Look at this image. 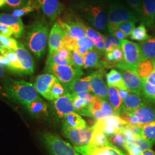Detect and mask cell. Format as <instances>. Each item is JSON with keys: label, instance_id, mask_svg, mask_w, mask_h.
Wrapping results in <instances>:
<instances>
[{"label": "cell", "instance_id": "57", "mask_svg": "<svg viewBox=\"0 0 155 155\" xmlns=\"http://www.w3.org/2000/svg\"><path fill=\"white\" fill-rule=\"evenodd\" d=\"M0 64L2 66L6 67L9 70L11 67V63L9 60L5 56L0 55Z\"/></svg>", "mask_w": 155, "mask_h": 155}, {"label": "cell", "instance_id": "47", "mask_svg": "<svg viewBox=\"0 0 155 155\" xmlns=\"http://www.w3.org/2000/svg\"><path fill=\"white\" fill-rule=\"evenodd\" d=\"M71 59L74 66L79 68L84 66V57L79 55L75 51H71Z\"/></svg>", "mask_w": 155, "mask_h": 155}, {"label": "cell", "instance_id": "33", "mask_svg": "<svg viewBox=\"0 0 155 155\" xmlns=\"http://www.w3.org/2000/svg\"><path fill=\"white\" fill-rule=\"evenodd\" d=\"M92 139L89 144L94 146H105L111 144L105 133L98 128L92 127Z\"/></svg>", "mask_w": 155, "mask_h": 155}, {"label": "cell", "instance_id": "8", "mask_svg": "<svg viewBox=\"0 0 155 155\" xmlns=\"http://www.w3.org/2000/svg\"><path fill=\"white\" fill-rule=\"evenodd\" d=\"M63 135L68 139L74 146L82 147L90 143L92 139V129L87 127L84 129L63 127Z\"/></svg>", "mask_w": 155, "mask_h": 155}, {"label": "cell", "instance_id": "6", "mask_svg": "<svg viewBox=\"0 0 155 155\" xmlns=\"http://www.w3.org/2000/svg\"><path fill=\"white\" fill-rule=\"evenodd\" d=\"M41 139L51 155H81L71 144L56 134L44 133Z\"/></svg>", "mask_w": 155, "mask_h": 155}, {"label": "cell", "instance_id": "9", "mask_svg": "<svg viewBox=\"0 0 155 155\" xmlns=\"http://www.w3.org/2000/svg\"><path fill=\"white\" fill-rule=\"evenodd\" d=\"M73 147L81 155H127L112 144L105 146L88 144L82 147Z\"/></svg>", "mask_w": 155, "mask_h": 155}, {"label": "cell", "instance_id": "44", "mask_svg": "<svg viewBox=\"0 0 155 155\" xmlns=\"http://www.w3.org/2000/svg\"><path fill=\"white\" fill-rule=\"evenodd\" d=\"M134 143L136 144L142 152L150 150L152 147L153 143L143 138L141 136L134 135Z\"/></svg>", "mask_w": 155, "mask_h": 155}, {"label": "cell", "instance_id": "32", "mask_svg": "<svg viewBox=\"0 0 155 155\" xmlns=\"http://www.w3.org/2000/svg\"><path fill=\"white\" fill-rule=\"evenodd\" d=\"M95 122L104 125L111 126L118 130H121L127 124L120 117L116 114H114L104 119L97 120Z\"/></svg>", "mask_w": 155, "mask_h": 155}, {"label": "cell", "instance_id": "21", "mask_svg": "<svg viewBox=\"0 0 155 155\" xmlns=\"http://www.w3.org/2000/svg\"><path fill=\"white\" fill-rule=\"evenodd\" d=\"M138 119L139 125H144L155 120V107L144 102L133 112Z\"/></svg>", "mask_w": 155, "mask_h": 155}, {"label": "cell", "instance_id": "41", "mask_svg": "<svg viewBox=\"0 0 155 155\" xmlns=\"http://www.w3.org/2000/svg\"><path fill=\"white\" fill-rule=\"evenodd\" d=\"M46 64H55L57 65H67V66L74 65L71 60L63 59L58 55H56L54 52L48 54Z\"/></svg>", "mask_w": 155, "mask_h": 155}, {"label": "cell", "instance_id": "37", "mask_svg": "<svg viewBox=\"0 0 155 155\" xmlns=\"http://www.w3.org/2000/svg\"><path fill=\"white\" fill-rule=\"evenodd\" d=\"M147 33V29L144 24H141L139 27L134 28L130 35V38L133 40L144 41L150 38Z\"/></svg>", "mask_w": 155, "mask_h": 155}, {"label": "cell", "instance_id": "22", "mask_svg": "<svg viewBox=\"0 0 155 155\" xmlns=\"http://www.w3.org/2000/svg\"><path fill=\"white\" fill-rule=\"evenodd\" d=\"M84 29L86 37L92 40L97 51L100 53L105 52V36L85 24H84Z\"/></svg>", "mask_w": 155, "mask_h": 155}, {"label": "cell", "instance_id": "14", "mask_svg": "<svg viewBox=\"0 0 155 155\" xmlns=\"http://www.w3.org/2000/svg\"><path fill=\"white\" fill-rule=\"evenodd\" d=\"M90 112L91 117L97 120L104 119L114 114L113 109L108 102L97 97L90 107Z\"/></svg>", "mask_w": 155, "mask_h": 155}, {"label": "cell", "instance_id": "19", "mask_svg": "<svg viewBox=\"0 0 155 155\" xmlns=\"http://www.w3.org/2000/svg\"><path fill=\"white\" fill-rule=\"evenodd\" d=\"M142 12L140 19L142 24L150 28L155 27V0H142Z\"/></svg>", "mask_w": 155, "mask_h": 155}, {"label": "cell", "instance_id": "45", "mask_svg": "<svg viewBox=\"0 0 155 155\" xmlns=\"http://www.w3.org/2000/svg\"><path fill=\"white\" fill-rule=\"evenodd\" d=\"M136 22L137 21H132V20L127 21L118 25L117 28L119 30L122 31L127 38L129 36H130L132 32L135 28V25Z\"/></svg>", "mask_w": 155, "mask_h": 155}, {"label": "cell", "instance_id": "58", "mask_svg": "<svg viewBox=\"0 0 155 155\" xmlns=\"http://www.w3.org/2000/svg\"><path fill=\"white\" fill-rule=\"evenodd\" d=\"M117 89L118 90V93L120 96V97L121 98L122 101L124 100L127 97V95L130 93H131V92L129 90H121V89Z\"/></svg>", "mask_w": 155, "mask_h": 155}, {"label": "cell", "instance_id": "62", "mask_svg": "<svg viewBox=\"0 0 155 155\" xmlns=\"http://www.w3.org/2000/svg\"><path fill=\"white\" fill-rule=\"evenodd\" d=\"M152 63H153V66H154V68H155V58L154 59H153V60H152Z\"/></svg>", "mask_w": 155, "mask_h": 155}, {"label": "cell", "instance_id": "49", "mask_svg": "<svg viewBox=\"0 0 155 155\" xmlns=\"http://www.w3.org/2000/svg\"><path fill=\"white\" fill-rule=\"evenodd\" d=\"M72 103H73V105L75 109V111L78 112V111L82 110L83 109L87 108V105H86V102L84 99L77 97H72Z\"/></svg>", "mask_w": 155, "mask_h": 155}, {"label": "cell", "instance_id": "30", "mask_svg": "<svg viewBox=\"0 0 155 155\" xmlns=\"http://www.w3.org/2000/svg\"><path fill=\"white\" fill-rule=\"evenodd\" d=\"M100 52L97 50H90L84 56V68H94L101 67Z\"/></svg>", "mask_w": 155, "mask_h": 155}, {"label": "cell", "instance_id": "11", "mask_svg": "<svg viewBox=\"0 0 155 155\" xmlns=\"http://www.w3.org/2000/svg\"><path fill=\"white\" fill-rule=\"evenodd\" d=\"M104 73V69L100 68L89 75L90 83L94 96L102 100H105L108 97V89L102 79Z\"/></svg>", "mask_w": 155, "mask_h": 155}, {"label": "cell", "instance_id": "35", "mask_svg": "<svg viewBox=\"0 0 155 155\" xmlns=\"http://www.w3.org/2000/svg\"><path fill=\"white\" fill-rule=\"evenodd\" d=\"M154 70L155 68L152 60H145L139 63L135 73L140 77L145 79Z\"/></svg>", "mask_w": 155, "mask_h": 155}, {"label": "cell", "instance_id": "55", "mask_svg": "<svg viewBox=\"0 0 155 155\" xmlns=\"http://www.w3.org/2000/svg\"><path fill=\"white\" fill-rule=\"evenodd\" d=\"M73 51H75L77 53H78L79 55L85 56L87 54L90 50H89L87 47H78V46H75L74 47V49Z\"/></svg>", "mask_w": 155, "mask_h": 155}, {"label": "cell", "instance_id": "13", "mask_svg": "<svg viewBox=\"0 0 155 155\" xmlns=\"http://www.w3.org/2000/svg\"><path fill=\"white\" fill-rule=\"evenodd\" d=\"M13 51L21 64L22 74L26 75L32 74L35 70V62L25 47L22 43L18 42L17 47Z\"/></svg>", "mask_w": 155, "mask_h": 155}, {"label": "cell", "instance_id": "53", "mask_svg": "<svg viewBox=\"0 0 155 155\" xmlns=\"http://www.w3.org/2000/svg\"><path fill=\"white\" fill-rule=\"evenodd\" d=\"M112 55L113 56L114 61L118 64V63L123 61L124 60V55L121 48H116L111 51Z\"/></svg>", "mask_w": 155, "mask_h": 155}, {"label": "cell", "instance_id": "23", "mask_svg": "<svg viewBox=\"0 0 155 155\" xmlns=\"http://www.w3.org/2000/svg\"><path fill=\"white\" fill-rule=\"evenodd\" d=\"M141 61L155 58V38H150L139 44Z\"/></svg>", "mask_w": 155, "mask_h": 155}, {"label": "cell", "instance_id": "34", "mask_svg": "<svg viewBox=\"0 0 155 155\" xmlns=\"http://www.w3.org/2000/svg\"><path fill=\"white\" fill-rule=\"evenodd\" d=\"M39 9V4L36 0H29L25 5L19 9H15L13 12L12 15L20 18L21 17L29 13L38 11Z\"/></svg>", "mask_w": 155, "mask_h": 155}, {"label": "cell", "instance_id": "50", "mask_svg": "<svg viewBox=\"0 0 155 155\" xmlns=\"http://www.w3.org/2000/svg\"><path fill=\"white\" fill-rule=\"evenodd\" d=\"M29 0H6V5L14 9H19L25 5Z\"/></svg>", "mask_w": 155, "mask_h": 155}, {"label": "cell", "instance_id": "38", "mask_svg": "<svg viewBox=\"0 0 155 155\" xmlns=\"http://www.w3.org/2000/svg\"><path fill=\"white\" fill-rule=\"evenodd\" d=\"M141 97L148 101L155 102V85L147 82L144 79L141 89Z\"/></svg>", "mask_w": 155, "mask_h": 155}, {"label": "cell", "instance_id": "54", "mask_svg": "<svg viewBox=\"0 0 155 155\" xmlns=\"http://www.w3.org/2000/svg\"><path fill=\"white\" fill-rule=\"evenodd\" d=\"M0 33L7 37H11L13 35V31L11 27L5 24H0Z\"/></svg>", "mask_w": 155, "mask_h": 155}, {"label": "cell", "instance_id": "42", "mask_svg": "<svg viewBox=\"0 0 155 155\" xmlns=\"http://www.w3.org/2000/svg\"><path fill=\"white\" fill-rule=\"evenodd\" d=\"M111 143L114 144L116 147H121L125 150L126 140L121 130H119L117 133L110 137Z\"/></svg>", "mask_w": 155, "mask_h": 155}, {"label": "cell", "instance_id": "25", "mask_svg": "<svg viewBox=\"0 0 155 155\" xmlns=\"http://www.w3.org/2000/svg\"><path fill=\"white\" fill-rule=\"evenodd\" d=\"M141 96L130 93L122 101L121 110L125 112H133L143 104Z\"/></svg>", "mask_w": 155, "mask_h": 155}, {"label": "cell", "instance_id": "18", "mask_svg": "<svg viewBox=\"0 0 155 155\" xmlns=\"http://www.w3.org/2000/svg\"><path fill=\"white\" fill-rule=\"evenodd\" d=\"M59 82L56 78L51 74H45L38 76L35 82V87L39 94L46 99L52 85Z\"/></svg>", "mask_w": 155, "mask_h": 155}, {"label": "cell", "instance_id": "39", "mask_svg": "<svg viewBox=\"0 0 155 155\" xmlns=\"http://www.w3.org/2000/svg\"><path fill=\"white\" fill-rule=\"evenodd\" d=\"M141 136L153 144L155 143V120L143 125Z\"/></svg>", "mask_w": 155, "mask_h": 155}, {"label": "cell", "instance_id": "1", "mask_svg": "<svg viewBox=\"0 0 155 155\" xmlns=\"http://www.w3.org/2000/svg\"><path fill=\"white\" fill-rule=\"evenodd\" d=\"M48 25L43 18L31 24L25 31V43L38 58L45 54L48 41Z\"/></svg>", "mask_w": 155, "mask_h": 155}, {"label": "cell", "instance_id": "46", "mask_svg": "<svg viewBox=\"0 0 155 155\" xmlns=\"http://www.w3.org/2000/svg\"><path fill=\"white\" fill-rule=\"evenodd\" d=\"M128 4L140 18L142 12V0H127Z\"/></svg>", "mask_w": 155, "mask_h": 155}, {"label": "cell", "instance_id": "60", "mask_svg": "<svg viewBox=\"0 0 155 155\" xmlns=\"http://www.w3.org/2000/svg\"><path fill=\"white\" fill-rule=\"evenodd\" d=\"M6 5V0H0V8H3Z\"/></svg>", "mask_w": 155, "mask_h": 155}, {"label": "cell", "instance_id": "51", "mask_svg": "<svg viewBox=\"0 0 155 155\" xmlns=\"http://www.w3.org/2000/svg\"><path fill=\"white\" fill-rule=\"evenodd\" d=\"M56 55L60 56L63 59H68V60H71V51L68 50L66 48L63 47L60 48L59 50H56L55 52H54Z\"/></svg>", "mask_w": 155, "mask_h": 155}, {"label": "cell", "instance_id": "2", "mask_svg": "<svg viewBox=\"0 0 155 155\" xmlns=\"http://www.w3.org/2000/svg\"><path fill=\"white\" fill-rule=\"evenodd\" d=\"M4 87L9 98L24 106L40 97L33 84L25 81L8 80Z\"/></svg>", "mask_w": 155, "mask_h": 155}, {"label": "cell", "instance_id": "28", "mask_svg": "<svg viewBox=\"0 0 155 155\" xmlns=\"http://www.w3.org/2000/svg\"><path fill=\"white\" fill-rule=\"evenodd\" d=\"M106 81L108 86H113L118 89L130 91L124 82L121 73L116 70H111L106 74Z\"/></svg>", "mask_w": 155, "mask_h": 155}, {"label": "cell", "instance_id": "26", "mask_svg": "<svg viewBox=\"0 0 155 155\" xmlns=\"http://www.w3.org/2000/svg\"><path fill=\"white\" fill-rule=\"evenodd\" d=\"M63 127L84 129L87 127L86 123L80 115L75 112L70 113L64 117Z\"/></svg>", "mask_w": 155, "mask_h": 155}, {"label": "cell", "instance_id": "52", "mask_svg": "<svg viewBox=\"0 0 155 155\" xmlns=\"http://www.w3.org/2000/svg\"><path fill=\"white\" fill-rule=\"evenodd\" d=\"M125 127L128 130H129L134 135L141 136L143 125H141L139 124H134V125L127 124Z\"/></svg>", "mask_w": 155, "mask_h": 155}, {"label": "cell", "instance_id": "20", "mask_svg": "<svg viewBox=\"0 0 155 155\" xmlns=\"http://www.w3.org/2000/svg\"><path fill=\"white\" fill-rule=\"evenodd\" d=\"M0 24H5L11 27L13 31V35L20 38L24 31V25L21 18L10 14H0Z\"/></svg>", "mask_w": 155, "mask_h": 155}, {"label": "cell", "instance_id": "48", "mask_svg": "<svg viewBox=\"0 0 155 155\" xmlns=\"http://www.w3.org/2000/svg\"><path fill=\"white\" fill-rule=\"evenodd\" d=\"M75 46L78 47H87L89 50H94V45L91 39L87 37H84L82 39L76 40Z\"/></svg>", "mask_w": 155, "mask_h": 155}, {"label": "cell", "instance_id": "16", "mask_svg": "<svg viewBox=\"0 0 155 155\" xmlns=\"http://www.w3.org/2000/svg\"><path fill=\"white\" fill-rule=\"evenodd\" d=\"M64 33L65 31L56 21L51 29L48 38L49 54H52L56 50L64 47Z\"/></svg>", "mask_w": 155, "mask_h": 155}, {"label": "cell", "instance_id": "61", "mask_svg": "<svg viewBox=\"0 0 155 155\" xmlns=\"http://www.w3.org/2000/svg\"><path fill=\"white\" fill-rule=\"evenodd\" d=\"M4 67L2 66H1L0 64V78L2 77L4 75Z\"/></svg>", "mask_w": 155, "mask_h": 155}, {"label": "cell", "instance_id": "59", "mask_svg": "<svg viewBox=\"0 0 155 155\" xmlns=\"http://www.w3.org/2000/svg\"><path fill=\"white\" fill-rule=\"evenodd\" d=\"M141 155H155V152L154 150L150 149L142 152Z\"/></svg>", "mask_w": 155, "mask_h": 155}, {"label": "cell", "instance_id": "29", "mask_svg": "<svg viewBox=\"0 0 155 155\" xmlns=\"http://www.w3.org/2000/svg\"><path fill=\"white\" fill-rule=\"evenodd\" d=\"M28 110L34 116H39L47 113V105L45 101L39 97L25 106Z\"/></svg>", "mask_w": 155, "mask_h": 155}, {"label": "cell", "instance_id": "5", "mask_svg": "<svg viewBox=\"0 0 155 155\" xmlns=\"http://www.w3.org/2000/svg\"><path fill=\"white\" fill-rule=\"evenodd\" d=\"M124 60L117 64L120 70H129L136 72L137 67L141 61V51L139 45L133 41L124 39L121 41Z\"/></svg>", "mask_w": 155, "mask_h": 155}, {"label": "cell", "instance_id": "31", "mask_svg": "<svg viewBox=\"0 0 155 155\" xmlns=\"http://www.w3.org/2000/svg\"><path fill=\"white\" fill-rule=\"evenodd\" d=\"M108 98L110 101L111 106L113 109L114 114L117 115L121 109L122 101L120 97L116 87L109 86L108 87Z\"/></svg>", "mask_w": 155, "mask_h": 155}, {"label": "cell", "instance_id": "15", "mask_svg": "<svg viewBox=\"0 0 155 155\" xmlns=\"http://www.w3.org/2000/svg\"><path fill=\"white\" fill-rule=\"evenodd\" d=\"M121 74L124 82L130 91L133 94L141 96L143 79L129 70H122Z\"/></svg>", "mask_w": 155, "mask_h": 155}, {"label": "cell", "instance_id": "10", "mask_svg": "<svg viewBox=\"0 0 155 155\" xmlns=\"http://www.w3.org/2000/svg\"><path fill=\"white\" fill-rule=\"evenodd\" d=\"M56 22L72 39L78 40L86 36L84 29V23L79 19L72 20L67 18L64 20L58 18Z\"/></svg>", "mask_w": 155, "mask_h": 155}, {"label": "cell", "instance_id": "7", "mask_svg": "<svg viewBox=\"0 0 155 155\" xmlns=\"http://www.w3.org/2000/svg\"><path fill=\"white\" fill-rule=\"evenodd\" d=\"M139 17L134 12L119 2L111 4L107 9V25H118L127 21H138Z\"/></svg>", "mask_w": 155, "mask_h": 155}, {"label": "cell", "instance_id": "4", "mask_svg": "<svg viewBox=\"0 0 155 155\" xmlns=\"http://www.w3.org/2000/svg\"><path fill=\"white\" fill-rule=\"evenodd\" d=\"M45 70L54 75L64 88L77 80L79 79L83 74L81 68L74 65L67 66L46 64Z\"/></svg>", "mask_w": 155, "mask_h": 155}, {"label": "cell", "instance_id": "43", "mask_svg": "<svg viewBox=\"0 0 155 155\" xmlns=\"http://www.w3.org/2000/svg\"><path fill=\"white\" fill-rule=\"evenodd\" d=\"M18 44V42L15 39L4 36L0 33V45L14 50L17 47Z\"/></svg>", "mask_w": 155, "mask_h": 155}, {"label": "cell", "instance_id": "27", "mask_svg": "<svg viewBox=\"0 0 155 155\" xmlns=\"http://www.w3.org/2000/svg\"><path fill=\"white\" fill-rule=\"evenodd\" d=\"M0 53L2 54V55L5 56L9 60L11 63L10 70L13 72L22 74L21 64L13 50L0 45Z\"/></svg>", "mask_w": 155, "mask_h": 155}, {"label": "cell", "instance_id": "12", "mask_svg": "<svg viewBox=\"0 0 155 155\" xmlns=\"http://www.w3.org/2000/svg\"><path fill=\"white\" fill-rule=\"evenodd\" d=\"M40 9L51 21H55L64 10V5L59 0H36Z\"/></svg>", "mask_w": 155, "mask_h": 155}, {"label": "cell", "instance_id": "3", "mask_svg": "<svg viewBox=\"0 0 155 155\" xmlns=\"http://www.w3.org/2000/svg\"><path fill=\"white\" fill-rule=\"evenodd\" d=\"M83 16L91 27L100 31H105L107 26V10L98 1L84 2L81 7Z\"/></svg>", "mask_w": 155, "mask_h": 155}, {"label": "cell", "instance_id": "56", "mask_svg": "<svg viewBox=\"0 0 155 155\" xmlns=\"http://www.w3.org/2000/svg\"><path fill=\"white\" fill-rule=\"evenodd\" d=\"M111 35H113L114 36H115L116 38L118 39L119 40L121 41L125 39L127 37L125 35V34L122 32V31H121L120 30H119L118 29H117L116 30L113 31L111 32H110Z\"/></svg>", "mask_w": 155, "mask_h": 155}, {"label": "cell", "instance_id": "24", "mask_svg": "<svg viewBox=\"0 0 155 155\" xmlns=\"http://www.w3.org/2000/svg\"><path fill=\"white\" fill-rule=\"evenodd\" d=\"M67 92L70 94H76L82 91L92 92L90 83V76L80 78L68 85L66 88Z\"/></svg>", "mask_w": 155, "mask_h": 155}, {"label": "cell", "instance_id": "36", "mask_svg": "<svg viewBox=\"0 0 155 155\" xmlns=\"http://www.w3.org/2000/svg\"><path fill=\"white\" fill-rule=\"evenodd\" d=\"M66 93V90L64 87L59 82H58L51 87L46 99L48 101H54Z\"/></svg>", "mask_w": 155, "mask_h": 155}, {"label": "cell", "instance_id": "17", "mask_svg": "<svg viewBox=\"0 0 155 155\" xmlns=\"http://www.w3.org/2000/svg\"><path fill=\"white\" fill-rule=\"evenodd\" d=\"M53 104L56 114L60 118H64L67 114L75 111L72 103V96L67 92L64 95L54 100Z\"/></svg>", "mask_w": 155, "mask_h": 155}, {"label": "cell", "instance_id": "40", "mask_svg": "<svg viewBox=\"0 0 155 155\" xmlns=\"http://www.w3.org/2000/svg\"><path fill=\"white\" fill-rule=\"evenodd\" d=\"M116 48H121V41L111 34L105 36V52H110Z\"/></svg>", "mask_w": 155, "mask_h": 155}]
</instances>
